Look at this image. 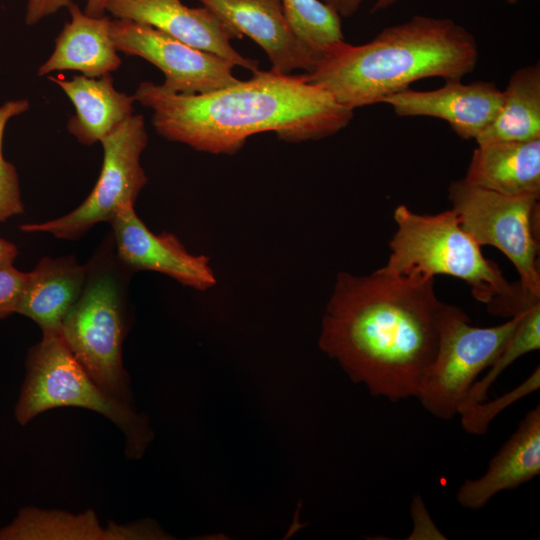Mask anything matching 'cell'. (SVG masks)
Masks as SVG:
<instances>
[{
	"mask_svg": "<svg viewBox=\"0 0 540 540\" xmlns=\"http://www.w3.org/2000/svg\"><path fill=\"white\" fill-rule=\"evenodd\" d=\"M540 387V368L537 366L531 375L513 390L493 400H483L462 408L460 416L462 428L472 435H484L492 420L505 408L521 398L537 391Z\"/></svg>",
	"mask_w": 540,
	"mask_h": 540,
	"instance_id": "25",
	"label": "cell"
},
{
	"mask_svg": "<svg viewBox=\"0 0 540 540\" xmlns=\"http://www.w3.org/2000/svg\"><path fill=\"white\" fill-rule=\"evenodd\" d=\"M110 223L118 256L130 268L159 272L200 291L216 284L207 256L189 253L172 233L154 234L134 206L122 209Z\"/></svg>",
	"mask_w": 540,
	"mask_h": 540,
	"instance_id": "12",
	"label": "cell"
},
{
	"mask_svg": "<svg viewBox=\"0 0 540 540\" xmlns=\"http://www.w3.org/2000/svg\"><path fill=\"white\" fill-rule=\"evenodd\" d=\"M448 198L461 227L481 247L493 246L506 255L519 283L540 295V195H507L460 179L449 185Z\"/></svg>",
	"mask_w": 540,
	"mask_h": 540,
	"instance_id": "7",
	"label": "cell"
},
{
	"mask_svg": "<svg viewBox=\"0 0 540 540\" xmlns=\"http://www.w3.org/2000/svg\"><path fill=\"white\" fill-rule=\"evenodd\" d=\"M435 280L379 269L337 275L322 319L319 347L375 397H416L439 340L446 303Z\"/></svg>",
	"mask_w": 540,
	"mask_h": 540,
	"instance_id": "1",
	"label": "cell"
},
{
	"mask_svg": "<svg viewBox=\"0 0 540 540\" xmlns=\"http://www.w3.org/2000/svg\"><path fill=\"white\" fill-rule=\"evenodd\" d=\"M105 11L115 19L152 26L252 73L259 70L257 60L243 56L232 46L231 41L242 36L204 6L190 8L180 0H106Z\"/></svg>",
	"mask_w": 540,
	"mask_h": 540,
	"instance_id": "11",
	"label": "cell"
},
{
	"mask_svg": "<svg viewBox=\"0 0 540 540\" xmlns=\"http://www.w3.org/2000/svg\"><path fill=\"white\" fill-rule=\"evenodd\" d=\"M71 19L55 41L51 55L38 68L39 77L55 71H78L92 78L116 71L121 65L111 38V20L83 12L74 2L68 7Z\"/></svg>",
	"mask_w": 540,
	"mask_h": 540,
	"instance_id": "17",
	"label": "cell"
},
{
	"mask_svg": "<svg viewBox=\"0 0 540 540\" xmlns=\"http://www.w3.org/2000/svg\"><path fill=\"white\" fill-rule=\"evenodd\" d=\"M27 276L28 272L18 270L13 263L0 265V319L17 313Z\"/></svg>",
	"mask_w": 540,
	"mask_h": 540,
	"instance_id": "26",
	"label": "cell"
},
{
	"mask_svg": "<svg viewBox=\"0 0 540 540\" xmlns=\"http://www.w3.org/2000/svg\"><path fill=\"white\" fill-rule=\"evenodd\" d=\"M111 38L118 52L152 63L164 75L161 86L183 95L209 93L235 85V65L207 51L190 46L146 24L111 20Z\"/></svg>",
	"mask_w": 540,
	"mask_h": 540,
	"instance_id": "10",
	"label": "cell"
},
{
	"mask_svg": "<svg viewBox=\"0 0 540 540\" xmlns=\"http://www.w3.org/2000/svg\"><path fill=\"white\" fill-rule=\"evenodd\" d=\"M246 81L209 93L183 95L141 82L135 101L152 110V124L165 139L198 151L231 155L255 134L273 132L286 142L336 134L353 110L311 83L305 73L258 70Z\"/></svg>",
	"mask_w": 540,
	"mask_h": 540,
	"instance_id": "2",
	"label": "cell"
},
{
	"mask_svg": "<svg viewBox=\"0 0 540 540\" xmlns=\"http://www.w3.org/2000/svg\"><path fill=\"white\" fill-rule=\"evenodd\" d=\"M509 4H515L518 0H504Z\"/></svg>",
	"mask_w": 540,
	"mask_h": 540,
	"instance_id": "32",
	"label": "cell"
},
{
	"mask_svg": "<svg viewBox=\"0 0 540 540\" xmlns=\"http://www.w3.org/2000/svg\"><path fill=\"white\" fill-rule=\"evenodd\" d=\"M540 138V65L517 69L508 81L500 107L477 144Z\"/></svg>",
	"mask_w": 540,
	"mask_h": 540,
	"instance_id": "21",
	"label": "cell"
},
{
	"mask_svg": "<svg viewBox=\"0 0 540 540\" xmlns=\"http://www.w3.org/2000/svg\"><path fill=\"white\" fill-rule=\"evenodd\" d=\"M164 534L148 522L102 526L94 511L73 514L59 510L25 507L0 528V540H134L163 539Z\"/></svg>",
	"mask_w": 540,
	"mask_h": 540,
	"instance_id": "16",
	"label": "cell"
},
{
	"mask_svg": "<svg viewBox=\"0 0 540 540\" xmlns=\"http://www.w3.org/2000/svg\"><path fill=\"white\" fill-rule=\"evenodd\" d=\"M85 277L86 268L69 258H43L28 272L17 313L36 322L43 334L60 333L84 289Z\"/></svg>",
	"mask_w": 540,
	"mask_h": 540,
	"instance_id": "20",
	"label": "cell"
},
{
	"mask_svg": "<svg viewBox=\"0 0 540 540\" xmlns=\"http://www.w3.org/2000/svg\"><path fill=\"white\" fill-rule=\"evenodd\" d=\"M519 318L518 314L499 325L477 327L461 308L445 304L437 351L416 395L422 407L443 420L458 415L478 376L502 351Z\"/></svg>",
	"mask_w": 540,
	"mask_h": 540,
	"instance_id": "6",
	"label": "cell"
},
{
	"mask_svg": "<svg viewBox=\"0 0 540 540\" xmlns=\"http://www.w3.org/2000/svg\"><path fill=\"white\" fill-rule=\"evenodd\" d=\"M519 315L518 324L509 340L490 365L488 373L474 383L461 409L487 399L488 389L508 366L521 356L539 350L540 302L528 307Z\"/></svg>",
	"mask_w": 540,
	"mask_h": 540,
	"instance_id": "23",
	"label": "cell"
},
{
	"mask_svg": "<svg viewBox=\"0 0 540 540\" xmlns=\"http://www.w3.org/2000/svg\"><path fill=\"white\" fill-rule=\"evenodd\" d=\"M71 3L73 0H27L25 22L27 25H35L60 9L68 8Z\"/></svg>",
	"mask_w": 540,
	"mask_h": 540,
	"instance_id": "27",
	"label": "cell"
},
{
	"mask_svg": "<svg viewBox=\"0 0 540 540\" xmlns=\"http://www.w3.org/2000/svg\"><path fill=\"white\" fill-rule=\"evenodd\" d=\"M27 99L9 100L0 106V222L24 212L19 177L15 166L3 156L2 145L7 123L28 111Z\"/></svg>",
	"mask_w": 540,
	"mask_h": 540,
	"instance_id": "24",
	"label": "cell"
},
{
	"mask_svg": "<svg viewBox=\"0 0 540 540\" xmlns=\"http://www.w3.org/2000/svg\"><path fill=\"white\" fill-rule=\"evenodd\" d=\"M58 407L89 409L112 421L124 434L126 456L131 459L140 458L152 440L147 417L103 391L73 356L61 333H47L28 353L14 415L25 425Z\"/></svg>",
	"mask_w": 540,
	"mask_h": 540,
	"instance_id": "5",
	"label": "cell"
},
{
	"mask_svg": "<svg viewBox=\"0 0 540 540\" xmlns=\"http://www.w3.org/2000/svg\"><path fill=\"white\" fill-rule=\"evenodd\" d=\"M17 255L18 250L16 245L6 239L0 238V265L13 263Z\"/></svg>",
	"mask_w": 540,
	"mask_h": 540,
	"instance_id": "29",
	"label": "cell"
},
{
	"mask_svg": "<svg viewBox=\"0 0 540 540\" xmlns=\"http://www.w3.org/2000/svg\"><path fill=\"white\" fill-rule=\"evenodd\" d=\"M502 90L494 83L461 80L446 81L437 89H404L386 97L382 103L400 117H433L446 121L462 139L476 140L494 119Z\"/></svg>",
	"mask_w": 540,
	"mask_h": 540,
	"instance_id": "13",
	"label": "cell"
},
{
	"mask_svg": "<svg viewBox=\"0 0 540 540\" xmlns=\"http://www.w3.org/2000/svg\"><path fill=\"white\" fill-rule=\"evenodd\" d=\"M106 0H87L84 12L90 16H103L105 12Z\"/></svg>",
	"mask_w": 540,
	"mask_h": 540,
	"instance_id": "30",
	"label": "cell"
},
{
	"mask_svg": "<svg viewBox=\"0 0 540 540\" xmlns=\"http://www.w3.org/2000/svg\"><path fill=\"white\" fill-rule=\"evenodd\" d=\"M102 169L96 185L73 211L50 221L24 224V232H46L59 239H76L99 222H111L134 202L147 183L141 154L148 136L144 117L132 114L101 141Z\"/></svg>",
	"mask_w": 540,
	"mask_h": 540,
	"instance_id": "8",
	"label": "cell"
},
{
	"mask_svg": "<svg viewBox=\"0 0 540 540\" xmlns=\"http://www.w3.org/2000/svg\"><path fill=\"white\" fill-rule=\"evenodd\" d=\"M331 7L340 17H350L355 14L363 0H321Z\"/></svg>",
	"mask_w": 540,
	"mask_h": 540,
	"instance_id": "28",
	"label": "cell"
},
{
	"mask_svg": "<svg viewBox=\"0 0 540 540\" xmlns=\"http://www.w3.org/2000/svg\"><path fill=\"white\" fill-rule=\"evenodd\" d=\"M467 183L507 195H540V138L477 144Z\"/></svg>",
	"mask_w": 540,
	"mask_h": 540,
	"instance_id": "19",
	"label": "cell"
},
{
	"mask_svg": "<svg viewBox=\"0 0 540 540\" xmlns=\"http://www.w3.org/2000/svg\"><path fill=\"white\" fill-rule=\"evenodd\" d=\"M119 293L109 277L89 283L65 316L61 335L96 384L112 398L130 405L122 363L124 323Z\"/></svg>",
	"mask_w": 540,
	"mask_h": 540,
	"instance_id": "9",
	"label": "cell"
},
{
	"mask_svg": "<svg viewBox=\"0 0 540 540\" xmlns=\"http://www.w3.org/2000/svg\"><path fill=\"white\" fill-rule=\"evenodd\" d=\"M540 474V407L537 405L520 421L515 432L491 459L485 473L467 479L456 493L466 509L484 507L498 493L512 490Z\"/></svg>",
	"mask_w": 540,
	"mask_h": 540,
	"instance_id": "15",
	"label": "cell"
},
{
	"mask_svg": "<svg viewBox=\"0 0 540 540\" xmlns=\"http://www.w3.org/2000/svg\"><path fill=\"white\" fill-rule=\"evenodd\" d=\"M240 36H247L266 53L272 69L285 74L311 72L318 57L290 25L281 0H198Z\"/></svg>",
	"mask_w": 540,
	"mask_h": 540,
	"instance_id": "14",
	"label": "cell"
},
{
	"mask_svg": "<svg viewBox=\"0 0 540 540\" xmlns=\"http://www.w3.org/2000/svg\"><path fill=\"white\" fill-rule=\"evenodd\" d=\"M393 216L397 229L380 271L423 279L450 275L465 281L472 296L485 305L512 291L513 283L505 279L498 264L484 257L452 209L419 214L398 205Z\"/></svg>",
	"mask_w": 540,
	"mask_h": 540,
	"instance_id": "4",
	"label": "cell"
},
{
	"mask_svg": "<svg viewBox=\"0 0 540 540\" xmlns=\"http://www.w3.org/2000/svg\"><path fill=\"white\" fill-rule=\"evenodd\" d=\"M398 1H400V0H376L374 6L372 8V11L376 12V11H379V10L386 9V8L394 5Z\"/></svg>",
	"mask_w": 540,
	"mask_h": 540,
	"instance_id": "31",
	"label": "cell"
},
{
	"mask_svg": "<svg viewBox=\"0 0 540 540\" xmlns=\"http://www.w3.org/2000/svg\"><path fill=\"white\" fill-rule=\"evenodd\" d=\"M59 86L75 107L67 130L80 143L100 142L118 125L134 114L135 98L115 89L111 74L92 78L77 75L71 79L48 76Z\"/></svg>",
	"mask_w": 540,
	"mask_h": 540,
	"instance_id": "18",
	"label": "cell"
},
{
	"mask_svg": "<svg viewBox=\"0 0 540 540\" xmlns=\"http://www.w3.org/2000/svg\"><path fill=\"white\" fill-rule=\"evenodd\" d=\"M285 15L298 37L319 58L344 40L341 17L321 0H281Z\"/></svg>",
	"mask_w": 540,
	"mask_h": 540,
	"instance_id": "22",
	"label": "cell"
},
{
	"mask_svg": "<svg viewBox=\"0 0 540 540\" xmlns=\"http://www.w3.org/2000/svg\"><path fill=\"white\" fill-rule=\"evenodd\" d=\"M478 58L476 39L465 27L450 18L415 15L367 43L332 45L305 75L354 111L421 79L462 80Z\"/></svg>",
	"mask_w": 540,
	"mask_h": 540,
	"instance_id": "3",
	"label": "cell"
}]
</instances>
